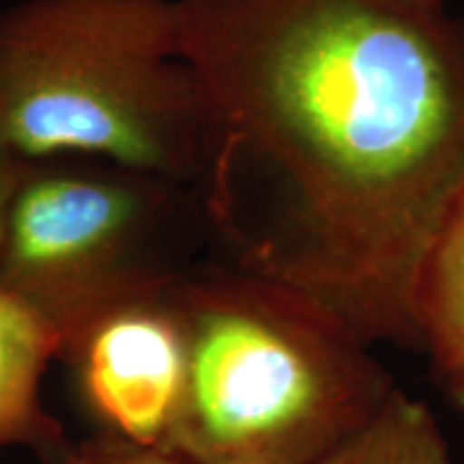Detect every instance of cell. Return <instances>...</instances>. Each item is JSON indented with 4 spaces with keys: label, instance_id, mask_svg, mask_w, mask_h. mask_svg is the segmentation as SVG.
<instances>
[{
    "label": "cell",
    "instance_id": "obj_1",
    "mask_svg": "<svg viewBox=\"0 0 464 464\" xmlns=\"http://www.w3.org/2000/svg\"><path fill=\"white\" fill-rule=\"evenodd\" d=\"M172 7L219 230L365 344H423V271L464 189V20L411 0Z\"/></svg>",
    "mask_w": 464,
    "mask_h": 464
},
{
    "label": "cell",
    "instance_id": "obj_2",
    "mask_svg": "<svg viewBox=\"0 0 464 464\" xmlns=\"http://www.w3.org/2000/svg\"><path fill=\"white\" fill-rule=\"evenodd\" d=\"M0 138L28 164L89 158L168 183L205 172L208 123L172 0L0 11Z\"/></svg>",
    "mask_w": 464,
    "mask_h": 464
},
{
    "label": "cell",
    "instance_id": "obj_3",
    "mask_svg": "<svg viewBox=\"0 0 464 464\" xmlns=\"http://www.w3.org/2000/svg\"><path fill=\"white\" fill-rule=\"evenodd\" d=\"M177 440L200 464H312L396 390L365 342L256 277L202 295Z\"/></svg>",
    "mask_w": 464,
    "mask_h": 464
},
{
    "label": "cell",
    "instance_id": "obj_4",
    "mask_svg": "<svg viewBox=\"0 0 464 464\" xmlns=\"http://www.w3.org/2000/svg\"><path fill=\"white\" fill-rule=\"evenodd\" d=\"M168 181L125 168H39L11 205L0 284L37 310L48 293L108 276L158 239Z\"/></svg>",
    "mask_w": 464,
    "mask_h": 464
},
{
    "label": "cell",
    "instance_id": "obj_5",
    "mask_svg": "<svg viewBox=\"0 0 464 464\" xmlns=\"http://www.w3.org/2000/svg\"><path fill=\"white\" fill-rule=\"evenodd\" d=\"M189 379L188 332L168 316L127 310L97 324L86 381L103 413L150 443L177 426Z\"/></svg>",
    "mask_w": 464,
    "mask_h": 464
},
{
    "label": "cell",
    "instance_id": "obj_6",
    "mask_svg": "<svg viewBox=\"0 0 464 464\" xmlns=\"http://www.w3.org/2000/svg\"><path fill=\"white\" fill-rule=\"evenodd\" d=\"M423 344L445 385L464 400V189L434 241L420 290Z\"/></svg>",
    "mask_w": 464,
    "mask_h": 464
},
{
    "label": "cell",
    "instance_id": "obj_7",
    "mask_svg": "<svg viewBox=\"0 0 464 464\" xmlns=\"http://www.w3.org/2000/svg\"><path fill=\"white\" fill-rule=\"evenodd\" d=\"M312 464H454L432 411L393 390L357 430Z\"/></svg>",
    "mask_w": 464,
    "mask_h": 464
},
{
    "label": "cell",
    "instance_id": "obj_8",
    "mask_svg": "<svg viewBox=\"0 0 464 464\" xmlns=\"http://www.w3.org/2000/svg\"><path fill=\"white\" fill-rule=\"evenodd\" d=\"M58 342L48 318L0 286V443L31 426L39 376Z\"/></svg>",
    "mask_w": 464,
    "mask_h": 464
},
{
    "label": "cell",
    "instance_id": "obj_9",
    "mask_svg": "<svg viewBox=\"0 0 464 464\" xmlns=\"http://www.w3.org/2000/svg\"><path fill=\"white\" fill-rule=\"evenodd\" d=\"M31 166L33 164L15 155L9 144L0 138V247H3L5 230H7L11 205Z\"/></svg>",
    "mask_w": 464,
    "mask_h": 464
},
{
    "label": "cell",
    "instance_id": "obj_10",
    "mask_svg": "<svg viewBox=\"0 0 464 464\" xmlns=\"http://www.w3.org/2000/svg\"><path fill=\"white\" fill-rule=\"evenodd\" d=\"M121 464H181V462H174L170 458H161V456H142L138 460H127Z\"/></svg>",
    "mask_w": 464,
    "mask_h": 464
},
{
    "label": "cell",
    "instance_id": "obj_11",
    "mask_svg": "<svg viewBox=\"0 0 464 464\" xmlns=\"http://www.w3.org/2000/svg\"><path fill=\"white\" fill-rule=\"evenodd\" d=\"M411 3L420 5V7H423V9L445 11V3H448V0H411Z\"/></svg>",
    "mask_w": 464,
    "mask_h": 464
}]
</instances>
